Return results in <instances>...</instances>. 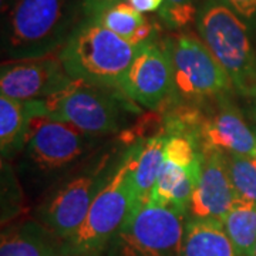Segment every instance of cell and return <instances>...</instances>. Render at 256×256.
I'll return each mask as SVG.
<instances>
[{
    "mask_svg": "<svg viewBox=\"0 0 256 256\" xmlns=\"http://www.w3.org/2000/svg\"><path fill=\"white\" fill-rule=\"evenodd\" d=\"M82 0H13L3 18L2 44L9 60L58 53L73 34Z\"/></svg>",
    "mask_w": 256,
    "mask_h": 256,
    "instance_id": "obj_1",
    "label": "cell"
},
{
    "mask_svg": "<svg viewBox=\"0 0 256 256\" xmlns=\"http://www.w3.org/2000/svg\"><path fill=\"white\" fill-rule=\"evenodd\" d=\"M140 48L104 28L97 18H84L60 48L58 57L74 80L120 90Z\"/></svg>",
    "mask_w": 256,
    "mask_h": 256,
    "instance_id": "obj_2",
    "label": "cell"
},
{
    "mask_svg": "<svg viewBox=\"0 0 256 256\" xmlns=\"http://www.w3.org/2000/svg\"><path fill=\"white\" fill-rule=\"evenodd\" d=\"M198 36L229 76L234 90L256 97V52L250 28L224 0H204L196 13Z\"/></svg>",
    "mask_w": 256,
    "mask_h": 256,
    "instance_id": "obj_3",
    "label": "cell"
},
{
    "mask_svg": "<svg viewBox=\"0 0 256 256\" xmlns=\"http://www.w3.org/2000/svg\"><path fill=\"white\" fill-rule=\"evenodd\" d=\"M127 101L121 90L73 78L63 90L26 106L32 114L63 121L94 138L118 131L128 110Z\"/></svg>",
    "mask_w": 256,
    "mask_h": 256,
    "instance_id": "obj_4",
    "label": "cell"
},
{
    "mask_svg": "<svg viewBox=\"0 0 256 256\" xmlns=\"http://www.w3.org/2000/svg\"><path fill=\"white\" fill-rule=\"evenodd\" d=\"M136 144L122 154L114 174L96 196L80 229L64 240V254H104L134 206Z\"/></svg>",
    "mask_w": 256,
    "mask_h": 256,
    "instance_id": "obj_5",
    "label": "cell"
},
{
    "mask_svg": "<svg viewBox=\"0 0 256 256\" xmlns=\"http://www.w3.org/2000/svg\"><path fill=\"white\" fill-rule=\"evenodd\" d=\"M188 210L148 200L131 210L104 256H180Z\"/></svg>",
    "mask_w": 256,
    "mask_h": 256,
    "instance_id": "obj_6",
    "label": "cell"
},
{
    "mask_svg": "<svg viewBox=\"0 0 256 256\" xmlns=\"http://www.w3.org/2000/svg\"><path fill=\"white\" fill-rule=\"evenodd\" d=\"M164 44L171 58L174 77V98L171 104H200L235 92L229 76L201 37L181 33L165 38Z\"/></svg>",
    "mask_w": 256,
    "mask_h": 256,
    "instance_id": "obj_7",
    "label": "cell"
},
{
    "mask_svg": "<svg viewBox=\"0 0 256 256\" xmlns=\"http://www.w3.org/2000/svg\"><path fill=\"white\" fill-rule=\"evenodd\" d=\"M110 156L101 160L92 170L76 175L72 181L50 195L37 210L36 220L63 240L80 229L96 196L108 182L116 168Z\"/></svg>",
    "mask_w": 256,
    "mask_h": 256,
    "instance_id": "obj_8",
    "label": "cell"
},
{
    "mask_svg": "<svg viewBox=\"0 0 256 256\" xmlns=\"http://www.w3.org/2000/svg\"><path fill=\"white\" fill-rule=\"evenodd\" d=\"M190 140L196 151L216 150L256 158L255 130L245 122L230 96L198 104V116Z\"/></svg>",
    "mask_w": 256,
    "mask_h": 256,
    "instance_id": "obj_9",
    "label": "cell"
},
{
    "mask_svg": "<svg viewBox=\"0 0 256 256\" xmlns=\"http://www.w3.org/2000/svg\"><path fill=\"white\" fill-rule=\"evenodd\" d=\"M28 116L30 122L23 151L28 164L37 171L64 170L77 162L92 146V137L70 124L32 112Z\"/></svg>",
    "mask_w": 256,
    "mask_h": 256,
    "instance_id": "obj_10",
    "label": "cell"
},
{
    "mask_svg": "<svg viewBox=\"0 0 256 256\" xmlns=\"http://www.w3.org/2000/svg\"><path fill=\"white\" fill-rule=\"evenodd\" d=\"M120 90L128 100L148 110H162L172 102V66L164 43L156 42L140 48Z\"/></svg>",
    "mask_w": 256,
    "mask_h": 256,
    "instance_id": "obj_11",
    "label": "cell"
},
{
    "mask_svg": "<svg viewBox=\"0 0 256 256\" xmlns=\"http://www.w3.org/2000/svg\"><path fill=\"white\" fill-rule=\"evenodd\" d=\"M72 80L58 53L8 60L0 68V96L20 102L43 100L63 90Z\"/></svg>",
    "mask_w": 256,
    "mask_h": 256,
    "instance_id": "obj_12",
    "label": "cell"
},
{
    "mask_svg": "<svg viewBox=\"0 0 256 256\" xmlns=\"http://www.w3.org/2000/svg\"><path fill=\"white\" fill-rule=\"evenodd\" d=\"M200 172L192 194L188 216L196 220L222 222L238 195L230 182L225 152L216 150H202Z\"/></svg>",
    "mask_w": 256,
    "mask_h": 256,
    "instance_id": "obj_13",
    "label": "cell"
},
{
    "mask_svg": "<svg viewBox=\"0 0 256 256\" xmlns=\"http://www.w3.org/2000/svg\"><path fill=\"white\" fill-rule=\"evenodd\" d=\"M64 240L37 220H28L3 229L0 256H60Z\"/></svg>",
    "mask_w": 256,
    "mask_h": 256,
    "instance_id": "obj_14",
    "label": "cell"
},
{
    "mask_svg": "<svg viewBox=\"0 0 256 256\" xmlns=\"http://www.w3.org/2000/svg\"><path fill=\"white\" fill-rule=\"evenodd\" d=\"M168 134L164 130L152 137L136 144L134 164H132V188L136 210L146 204L156 188L165 161V144Z\"/></svg>",
    "mask_w": 256,
    "mask_h": 256,
    "instance_id": "obj_15",
    "label": "cell"
},
{
    "mask_svg": "<svg viewBox=\"0 0 256 256\" xmlns=\"http://www.w3.org/2000/svg\"><path fill=\"white\" fill-rule=\"evenodd\" d=\"M94 18L132 46L142 47L156 43L160 34L156 20L137 12L126 0L102 10Z\"/></svg>",
    "mask_w": 256,
    "mask_h": 256,
    "instance_id": "obj_16",
    "label": "cell"
},
{
    "mask_svg": "<svg viewBox=\"0 0 256 256\" xmlns=\"http://www.w3.org/2000/svg\"><path fill=\"white\" fill-rule=\"evenodd\" d=\"M180 256H238V254L222 222L188 216Z\"/></svg>",
    "mask_w": 256,
    "mask_h": 256,
    "instance_id": "obj_17",
    "label": "cell"
},
{
    "mask_svg": "<svg viewBox=\"0 0 256 256\" xmlns=\"http://www.w3.org/2000/svg\"><path fill=\"white\" fill-rule=\"evenodd\" d=\"M28 122L26 102L0 96V152L3 160H9L24 150Z\"/></svg>",
    "mask_w": 256,
    "mask_h": 256,
    "instance_id": "obj_18",
    "label": "cell"
},
{
    "mask_svg": "<svg viewBox=\"0 0 256 256\" xmlns=\"http://www.w3.org/2000/svg\"><path fill=\"white\" fill-rule=\"evenodd\" d=\"M238 256H254L256 249V204L236 198L222 220Z\"/></svg>",
    "mask_w": 256,
    "mask_h": 256,
    "instance_id": "obj_19",
    "label": "cell"
},
{
    "mask_svg": "<svg viewBox=\"0 0 256 256\" xmlns=\"http://www.w3.org/2000/svg\"><path fill=\"white\" fill-rule=\"evenodd\" d=\"M230 182L238 198L256 204V162L248 156L225 152Z\"/></svg>",
    "mask_w": 256,
    "mask_h": 256,
    "instance_id": "obj_20",
    "label": "cell"
},
{
    "mask_svg": "<svg viewBox=\"0 0 256 256\" xmlns=\"http://www.w3.org/2000/svg\"><path fill=\"white\" fill-rule=\"evenodd\" d=\"M198 8L196 0H164L158 14L168 28L180 30L195 22Z\"/></svg>",
    "mask_w": 256,
    "mask_h": 256,
    "instance_id": "obj_21",
    "label": "cell"
},
{
    "mask_svg": "<svg viewBox=\"0 0 256 256\" xmlns=\"http://www.w3.org/2000/svg\"><path fill=\"white\" fill-rule=\"evenodd\" d=\"M230 9L248 24L252 32H256V0H224Z\"/></svg>",
    "mask_w": 256,
    "mask_h": 256,
    "instance_id": "obj_22",
    "label": "cell"
},
{
    "mask_svg": "<svg viewBox=\"0 0 256 256\" xmlns=\"http://www.w3.org/2000/svg\"><path fill=\"white\" fill-rule=\"evenodd\" d=\"M122 0H82V14L84 18H96L102 10Z\"/></svg>",
    "mask_w": 256,
    "mask_h": 256,
    "instance_id": "obj_23",
    "label": "cell"
},
{
    "mask_svg": "<svg viewBox=\"0 0 256 256\" xmlns=\"http://www.w3.org/2000/svg\"><path fill=\"white\" fill-rule=\"evenodd\" d=\"M126 2L142 14L151 13V12H158L164 3V0H126Z\"/></svg>",
    "mask_w": 256,
    "mask_h": 256,
    "instance_id": "obj_24",
    "label": "cell"
},
{
    "mask_svg": "<svg viewBox=\"0 0 256 256\" xmlns=\"http://www.w3.org/2000/svg\"><path fill=\"white\" fill-rule=\"evenodd\" d=\"M60 256H104V254H63Z\"/></svg>",
    "mask_w": 256,
    "mask_h": 256,
    "instance_id": "obj_25",
    "label": "cell"
},
{
    "mask_svg": "<svg viewBox=\"0 0 256 256\" xmlns=\"http://www.w3.org/2000/svg\"><path fill=\"white\" fill-rule=\"evenodd\" d=\"M254 116H255V118H256V97H255V108H254Z\"/></svg>",
    "mask_w": 256,
    "mask_h": 256,
    "instance_id": "obj_26",
    "label": "cell"
},
{
    "mask_svg": "<svg viewBox=\"0 0 256 256\" xmlns=\"http://www.w3.org/2000/svg\"><path fill=\"white\" fill-rule=\"evenodd\" d=\"M254 256H256V249H255V255H254Z\"/></svg>",
    "mask_w": 256,
    "mask_h": 256,
    "instance_id": "obj_27",
    "label": "cell"
},
{
    "mask_svg": "<svg viewBox=\"0 0 256 256\" xmlns=\"http://www.w3.org/2000/svg\"><path fill=\"white\" fill-rule=\"evenodd\" d=\"M255 134H256V128H255Z\"/></svg>",
    "mask_w": 256,
    "mask_h": 256,
    "instance_id": "obj_28",
    "label": "cell"
}]
</instances>
